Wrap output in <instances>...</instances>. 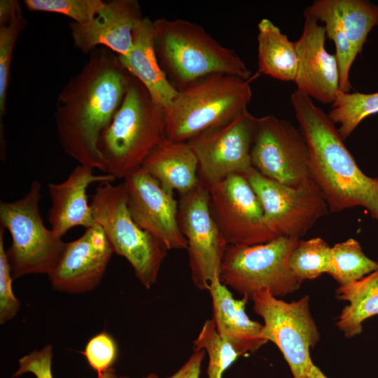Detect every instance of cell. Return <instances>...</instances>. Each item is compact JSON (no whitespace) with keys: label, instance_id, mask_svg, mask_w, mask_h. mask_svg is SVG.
<instances>
[{"label":"cell","instance_id":"cell-15","mask_svg":"<svg viewBox=\"0 0 378 378\" xmlns=\"http://www.w3.org/2000/svg\"><path fill=\"white\" fill-rule=\"evenodd\" d=\"M123 184L130 214L137 225L167 250L187 249L174 192L164 189L141 167L126 176Z\"/></svg>","mask_w":378,"mask_h":378},{"label":"cell","instance_id":"cell-14","mask_svg":"<svg viewBox=\"0 0 378 378\" xmlns=\"http://www.w3.org/2000/svg\"><path fill=\"white\" fill-rule=\"evenodd\" d=\"M207 187L211 214L228 245L253 246L276 238L244 175L232 174Z\"/></svg>","mask_w":378,"mask_h":378},{"label":"cell","instance_id":"cell-19","mask_svg":"<svg viewBox=\"0 0 378 378\" xmlns=\"http://www.w3.org/2000/svg\"><path fill=\"white\" fill-rule=\"evenodd\" d=\"M94 169L79 164L59 183H49L48 190L51 200L48 221L54 234L62 237L70 229L82 226L85 229L97 225L87 190L94 183L113 182L108 174H94Z\"/></svg>","mask_w":378,"mask_h":378},{"label":"cell","instance_id":"cell-2","mask_svg":"<svg viewBox=\"0 0 378 378\" xmlns=\"http://www.w3.org/2000/svg\"><path fill=\"white\" fill-rule=\"evenodd\" d=\"M290 100L309 147L312 178L329 211L361 206L378 223V177L360 169L328 113L312 98L295 90Z\"/></svg>","mask_w":378,"mask_h":378},{"label":"cell","instance_id":"cell-37","mask_svg":"<svg viewBox=\"0 0 378 378\" xmlns=\"http://www.w3.org/2000/svg\"><path fill=\"white\" fill-rule=\"evenodd\" d=\"M20 8V3L17 0H1L0 25L9 23Z\"/></svg>","mask_w":378,"mask_h":378},{"label":"cell","instance_id":"cell-20","mask_svg":"<svg viewBox=\"0 0 378 378\" xmlns=\"http://www.w3.org/2000/svg\"><path fill=\"white\" fill-rule=\"evenodd\" d=\"M208 291L216 329L239 356L253 352L267 342L262 335V325L246 314L248 298L235 299L219 277L211 284Z\"/></svg>","mask_w":378,"mask_h":378},{"label":"cell","instance_id":"cell-28","mask_svg":"<svg viewBox=\"0 0 378 378\" xmlns=\"http://www.w3.org/2000/svg\"><path fill=\"white\" fill-rule=\"evenodd\" d=\"M378 113V92L374 93L342 92L331 104L328 115L344 141L368 116Z\"/></svg>","mask_w":378,"mask_h":378},{"label":"cell","instance_id":"cell-36","mask_svg":"<svg viewBox=\"0 0 378 378\" xmlns=\"http://www.w3.org/2000/svg\"><path fill=\"white\" fill-rule=\"evenodd\" d=\"M205 353L202 349L194 350L184 365L174 374L167 378H200L202 363Z\"/></svg>","mask_w":378,"mask_h":378},{"label":"cell","instance_id":"cell-34","mask_svg":"<svg viewBox=\"0 0 378 378\" xmlns=\"http://www.w3.org/2000/svg\"><path fill=\"white\" fill-rule=\"evenodd\" d=\"M4 230L0 228V323L13 318L20 309V301L15 296L13 288L11 268L4 247Z\"/></svg>","mask_w":378,"mask_h":378},{"label":"cell","instance_id":"cell-5","mask_svg":"<svg viewBox=\"0 0 378 378\" xmlns=\"http://www.w3.org/2000/svg\"><path fill=\"white\" fill-rule=\"evenodd\" d=\"M250 79L223 74L200 78L178 90L164 109L166 138L187 142L199 134L233 119L247 109L252 97Z\"/></svg>","mask_w":378,"mask_h":378},{"label":"cell","instance_id":"cell-38","mask_svg":"<svg viewBox=\"0 0 378 378\" xmlns=\"http://www.w3.org/2000/svg\"><path fill=\"white\" fill-rule=\"evenodd\" d=\"M305 378H328L318 368L313 364L309 367Z\"/></svg>","mask_w":378,"mask_h":378},{"label":"cell","instance_id":"cell-10","mask_svg":"<svg viewBox=\"0 0 378 378\" xmlns=\"http://www.w3.org/2000/svg\"><path fill=\"white\" fill-rule=\"evenodd\" d=\"M244 176L261 204L267 227L276 237L300 239L328 213L326 200L312 178L292 188L265 177L253 167Z\"/></svg>","mask_w":378,"mask_h":378},{"label":"cell","instance_id":"cell-3","mask_svg":"<svg viewBox=\"0 0 378 378\" xmlns=\"http://www.w3.org/2000/svg\"><path fill=\"white\" fill-rule=\"evenodd\" d=\"M153 29L159 64L177 91L212 74L246 80L254 76L233 50L221 45L196 23L160 18L153 21Z\"/></svg>","mask_w":378,"mask_h":378},{"label":"cell","instance_id":"cell-26","mask_svg":"<svg viewBox=\"0 0 378 378\" xmlns=\"http://www.w3.org/2000/svg\"><path fill=\"white\" fill-rule=\"evenodd\" d=\"M378 269V262L369 258L360 243L349 239L331 247L328 274L340 286L356 281Z\"/></svg>","mask_w":378,"mask_h":378},{"label":"cell","instance_id":"cell-16","mask_svg":"<svg viewBox=\"0 0 378 378\" xmlns=\"http://www.w3.org/2000/svg\"><path fill=\"white\" fill-rule=\"evenodd\" d=\"M113 253L103 230L96 225L77 239L65 243L48 276L55 290L80 293L94 289Z\"/></svg>","mask_w":378,"mask_h":378},{"label":"cell","instance_id":"cell-39","mask_svg":"<svg viewBox=\"0 0 378 378\" xmlns=\"http://www.w3.org/2000/svg\"><path fill=\"white\" fill-rule=\"evenodd\" d=\"M98 378H118L115 370L112 368L107 371L98 374Z\"/></svg>","mask_w":378,"mask_h":378},{"label":"cell","instance_id":"cell-30","mask_svg":"<svg viewBox=\"0 0 378 378\" xmlns=\"http://www.w3.org/2000/svg\"><path fill=\"white\" fill-rule=\"evenodd\" d=\"M194 350H204L208 355V378H222L224 372L239 356L218 335L212 318L206 320L193 342Z\"/></svg>","mask_w":378,"mask_h":378},{"label":"cell","instance_id":"cell-17","mask_svg":"<svg viewBox=\"0 0 378 378\" xmlns=\"http://www.w3.org/2000/svg\"><path fill=\"white\" fill-rule=\"evenodd\" d=\"M302 34L295 41L298 65L296 90L324 104H332L340 90V70L335 54L326 48L323 25L307 9Z\"/></svg>","mask_w":378,"mask_h":378},{"label":"cell","instance_id":"cell-6","mask_svg":"<svg viewBox=\"0 0 378 378\" xmlns=\"http://www.w3.org/2000/svg\"><path fill=\"white\" fill-rule=\"evenodd\" d=\"M90 206L94 220L103 230L113 253L125 258L147 289L156 282L167 249L132 219L123 183H99Z\"/></svg>","mask_w":378,"mask_h":378},{"label":"cell","instance_id":"cell-12","mask_svg":"<svg viewBox=\"0 0 378 378\" xmlns=\"http://www.w3.org/2000/svg\"><path fill=\"white\" fill-rule=\"evenodd\" d=\"M178 221L187 241L191 278L200 290H208L218 277L228 244L211 211L208 187L200 180L196 187L180 195Z\"/></svg>","mask_w":378,"mask_h":378},{"label":"cell","instance_id":"cell-33","mask_svg":"<svg viewBox=\"0 0 378 378\" xmlns=\"http://www.w3.org/2000/svg\"><path fill=\"white\" fill-rule=\"evenodd\" d=\"M82 354L91 368L100 374L116 363L118 349L113 337L106 332H102L89 340Z\"/></svg>","mask_w":378,"mask_h":378},{"label":"cell","instance_id":"cell-40","mask_svg":"<svg viewBox=\"0 0 378 378\" xmlns=\"http://www.w3.org/2000/svg\"><path fill=\"white\" fill-rule=\"evenodd\" d=\"M119 378H128V377L121 376V377H119ZM144 378H158V376L155 374H150L149 375H148L147 377Z\"/></svg>","mask_w":378,"mask_h":378},{"label":"cell","instance_id":"cell-13","mask_svg":"<svg viewBox=\"0 0 378 378\" xmlns=\"http://www.w3.org/2000/svg\"><path fill=\"white\" fill-rule=\"evenodd\" d=\"M257 117L247 109L228 122L209 129L187 143L198 162V176L206 186L251 167V151Z\"/></svg>","mask_w":378,"mask_h":378},{"label":"cell","instance_id":"cell-22","mask_svg":"<svg viewBox=\"0 0 378 378\" xmlns=\"http://www.w3.org/2000/svg\"><path fill=\"white\" fill-rule=\"evenodd\" d=\"M170 192H189L200 182L197 158L187 142L167 138L156 146L141 167Z\"/></svg>","mask_w":378,"mask_h":378},{"label":"cell","instance_id":"cell-23","mask_svg":"<svg viewBox=\"0 0 378 378\" xmlns=\"http://www.w3.org/2000/svg\"><path fill=\"white\" fill-rule=\"evenodd\" d=\"M258 74L284 82H294L298 58L295 41H291L270 20L258 24Z\"/></svg>","mask_w":378,"mask_h":378},{"label":"cell","instance_id":"cell-32","mask_svg":"<svg viewBox=\"0 0 378 378\" xmlns=\"http://www.w3.org/2000/svg\"><path fill=\"white\" fill-rule=\"evenodd\" d=\"M27 10L65 15L78 24L91 21L104 6L102 0H24Z\"/></svg>","mask_w":378,"mask_h":378},{"label":"cell","instance_id":"cell-4","mask_svg":"<svg viewBox=\"0 0 378 378\" xmlns=\"http://www.w3.org/2000/svg\"><path fill=\"white\" fill-rule=\"evenodd\" d=\"M165 139L164 108L130 74L123 100L98 141L105 173L124 179Z\"/></svg>","mask_w":378,"mask_h":378},{"label":"cell","instance_id":"cell-35","mask_svg":"<svg viewBox=\"0 0 378 378\" xmlns=\"http://www.w3.org/2000/svg\"><path fill=\"white\" fill-rule=\"evenodd\" d=\"M52 348L47 345L41 350H35L19 359V368L13 377L31 372L36 378H53L52 373Z\"/></svg>","mask_w":378,"mask_h":378},{"label":"cell","instance_id":"cell-24","mask_svg":"<svg viewBox=\"0 0 378 378\" xmlns=\"http://www.w3.org/2000/svg\"><path fill=\"white\" fill-rule=\"evenodd\" d=\"M337 296L349 303L342 310L337 326L346 337L359 335L363 322L378 314V269L356 281L340 286Z\"/></svg>","mask_w":378,"mask_h":378},{"label":"cell","instance_id":"cell-9","mask_svg":"<svg viewBox=\"0 0 378 378\" xmlns=\"http://www.w3.org/2000/svg\"><path fill=\"white\" fill-rule=\"evenodd\" d=\"M251 300L254 312L264 321L262 337L281 351L293 378H305L312 363L310 348L315 346L320 337L309 311V297L287 302L264 288Z\"/></svg>","mask_w":378,"mask_h":378},{"label":"cell","instance_id":"cell-21","mask_svg":"<svg viewBox=\"0 0 378 378\" xmlns=\"http://www.w3.org/2000/svg\"><path fill=\"white\" fill-rule=\"evenodd\" d=\"M118 58L123 67L146 88L153 99L164 109L178 91L162 69L154 47L153 21L144 18L133 34L130 52Z\"/></svg>","mask_w":378,"mask_h":378},{"label":"cell","instance_id":"cell-7","mask_svg":"<svg viewBox=\"0 0 378 378\" xmlns=\"http://www.w3.org/2000/svg\"><path fill=\"white\" fill-rule=\"evenodd\" d=\"M299 239L278 237L253 246L228 245L220 264V281L248 300L264 288L278 298L292 293L302 284L288 265Z\"/></svg>","mask_w":378,"mask_h":378},{"label":"cell","instance_id":"cell-18","mask_svg":"<svg viewBox=\"0 0 378 378\" xmlns=\"http://www.w3.org/2000/svg\"><path fill=\"white\" fill-rule=\"evenodd\" d=\"M144 17L136 0L105 1L104 6L90 22L69 24L74 44L85 54L104 47L119 56L132 48L133 34Z\"/></svg>","mask_w":378,"mask_h":378},{"label":"cell","instance_id":"cell-29","mask_svg":"<svg viewBox=\"0 0 378 378\" xmlns=\"http://www.w3.org/2000/svg\"><path fill=\"white\" fill-rule=\"evenodd\" d=\"M330 255L331 247L323 239H300L290 254L289 267L301 283L314 279L328 274Z\"/></svg>","mask_w":378,"mask_h":378},{"label":"cell","instance_id":"cell-11","mask_svg":"<svg viewBox=\"0 0 378 378\" xmlns=\"http://www.w3.org/2000/svg\"><path fill=\"white\" fill-rule=\"evenodd\" d=\"M251 160L262 175L289 187H300L312 179L304 136L291 122L273 115L257 118Z\"/></svg>","mask_w":378,"mask_h":378},{"label":"cell","instance_id":"cell-27","mask_svg":"<svg viewBox=\"0 0 378 378\" xmlns=\"http://www.w3.org/2000/svg\"><path fill=\"white\" fill-rule=\"evenodd\" d=\"M343 30L358 55L368 34L378 24V6L363 0H332Z\"/></svg>","mask_w":378,"mask_h":378},{"label":"cell","instance_id":"cell-31","mask_svg":"<svg viewBox=\"0 0 378 378\" xmlns=\"http://www.w3.org/2000/svg\"><path fill=\"white\" fill-rule=\"evenodd\" d=\"M27 20L21 8L8 24L0 25V117L6 113L10 71L14 47L20 32L26 27Z\"/></svg>","mask_w":378,"mask_h":378},{"label":"cell","instance_id":"cell-8","mask_svg":"<svg viewBox=\"0 0 378 378\" xmlns=\"http://www.w3.org/2000/svg\"><path fill=\"white\" fill-rule=\"evenodd\" d=\"M40 200L41 184L34 181L22 198L0 202L1 227L12 239L6 254L13 279L29 274L48 275L64 246L61 237L44 225Z\"/></svg>","mask_w":378,"mask_h":378},{"label":"cell","instance_id":"cell-25","mask_svg":"<svg viewBox=\"0 0 378 378\" xmlns=\"http://www.w3.org/2000/svg\"><path fill=\"white\" fill-rule=\"evenodd\" d=\"M306 9L323 23L326 36L333 41L340 70V90L349 92V71L357 55L343 30L332 0H315Z\"/></svg>","mask_w":378,"mask_h":378},{"label":"cell","instance_id":"cell-1","mask_svg":"<svg viewBox=\"0 0 378 378\" xmlns=\"http://www.w3.org/2000/svg\"><path fill=\"white\" fill-rule=\"evenodd\" d=\"M129 76L118 55L99 47L59 92L57 136L63 150L79 164L106 172L98 141L123 100Z\"/></svg>","mask_w":378,"mask_h":378}]
</instances>
